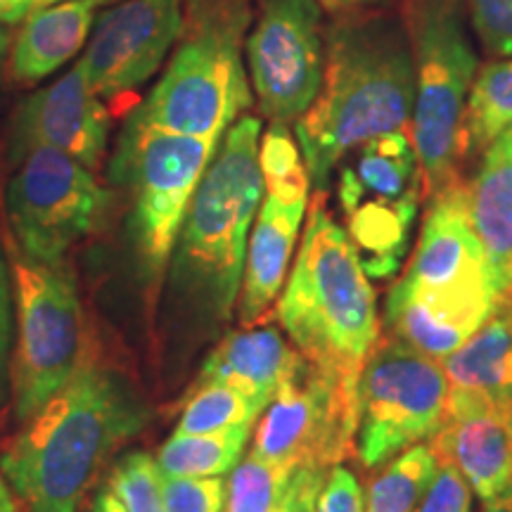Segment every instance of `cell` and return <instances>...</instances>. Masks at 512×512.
<instances>
[{"instance_id": "obj_2", "label": "cell", "mask_w": 512, "mask_h": 512, "mask_svg": "<svg viewBox=\"0 0 512 512\" xmlns=\"http://www.w3.org/2000/svg\"><path fill=\"white\" fill-rule=\"evenodd\" d=\"M145 420V403L124 377L83 361L0 458L17 512H76L102 463Z\"/></svg>"}, {"instance_id": "obj_42", "label": "cell", "mask_w": 512, "mask_h": 512, "mask_svg": "<svg viewBox=\"0 0 512 512\" xmlns=\"http://www.w3.org/2000/svg\"><path fill=\"white\" fill-rule=\"evenodd\" d=\"M93 3H95V8H100V5H105V8H107V5L119 3V0H93Z\"/></svg>"}, {"instance_id": "obj_15", "label": "cell", "mask_w": 512, "mask_h": 512, "mask_svg": "<svg viewBox=\"0 0 512 512\" xmlns=\"http://www.w3.org/2000/svg\"><path fill=\"white\" fill-rule=\"evenodd\" d=\"M183 27V0H119L95 17L81 57L102 100L138 91L155 76Z\"/></svg>"}, {"instance_id": "obj_16", "label": "cell", "mask_w": 512, "mask_h": 512, "mask_svg": "<svg viewBox=\"0 0 512 512\" xmlns=\"http://www.w3.org/2000/svg\"><path fill=\"white\" fill-rule=\"evenodd\" d=\"M110 143V110L93 91L81 60L60 79L29 95L15 112L12 155L53 147L95 171Z\"/></svg>"}, {"instance_id": "obj_20", "label": "cell", "mask_w": 512, "mask_h": 512, "mask_svg": "<svg viewBox=\"0 0 512 512\" xmlns=\"http://www.w3.org/2000/svg\"><path fill=\"white\" fill-rule=\"evenodd\" d=\"M95 22L93 0H60L22 22L10 46L8 72L19 86H34L72 62L88 43Z\"/></svg>"}, {"instance_id": "obj_29", "label": "cell", "mask_w": 512, "mask_h": 512, "mask_svg": "<svg viewBox=\"0 0 512 512\" xmlns=\"http://www.w3.org/2000/svg\"><path fill=\"white\" fill-rule=\"evenodd\" d=\"M110 489L126 512H169L162 494V470L145 451H133L119 460Z\"/></svg>"}, {"instance_id": "obj_31", "label": "cell", "mask_w": 512, "mask_h": 512, "mask_svg": "<svg viewBox=\"0 0 512 512\" xmlns=\"http://www.w3.org/2000/svg\"><path fill=\"white\" fill-rule=\"evenodd\" d=\"M463 5L486 53L512 57V0H463Z\"/></svg>"}, {"instance_id": "obj_19", "label": "cell", "mask_w": 512, "mask_h": 512, "mask_svg": "<svg viewBox=\"0 0 512 512\" xmlns=\"http://www.w3.org/2000/svg\"><path fill=\"white\" fill-rule=\"evenodd\" d=\"M299 351L278 328L247 325L230 332L204 361L197 384L221 382L245 392L264 411L290 373Z\"/></svg>"}, {"instance_id": "obj_13", "label": "cell", "mask_w": 512, "mask_h": 512, "mask_svg": "<svg viewBox=\"0 0 512 512\" xmlns=\"http://www.w3.org/2000/svg\"><path fill=\"white\" fill-rule=\"evenodd\" d=\"M256 422L249 453L273 463L330 470L356 456L358 394L299 354Z\"/></svg>"}, {"instance_id": "obj_32", "label": "cell", "mask_w": 512, "mask_h": 512, "mask_svg": "<svg viewBox=\"0 0 512 512\" xmlns=\"http://www.w3.org/2000/svg\"><path fill=\"white\" fill-rule=\"evenodd\" d=\"M439 458V456H437ZM472 489L451 460L439 458V470L415 512H470Z\"/></svg>"}, {"instance_id": "obj_39", "label": "cell", "mask_w": 512, "mask_h": 512, "mask_svg": "<svg viewBox=\"0 0 512 512\" xmlns=\"http://www.w3.org/2000/svg\"><path fill=\"white\" fill-rule=\"evenodd\" d=\"M484 512H512V484L503 494L491 498V501H484Z\"/></svg>"}, {"instance_id": "obj_1", "label": "cell", "mask_w": 512, "mask_h": 512, "mask_svg": "<svg viewBox=\"0 0 512 512\" xmlns=\"http://www.w3.org/2000/svg\"><path fill=\"white\" fill-rule=\"evenodd\" d=\"M413 55L403 17L382 10L337 15L325 29V69L294 136L316 192L358 145L411 131Z\"/></svg>"}, {"instance_id": "obj_18", "label": "cell", "mask_w": 512, "mask_h": 512, "mask_svg": "<svg viewBox=\"0 0 512 512\" xmlns=\"http://www.w3.org/2000/svg\"><path fill=\"white\" fill-rule=\"evenodd\" d=\"M306 207L309 200L285 202L271 195L261 200L249 233L238 299L242 328L259 323L283 292L302 235Z\"/></svg>"}, {"instance_id": "obj_23", "label": "cell", "mask_w": 512, "mask_h": 512, "mask_svg": "<svg viewBox=\"0 0 512 512\" xmlns=\"http://www.w3.org/2000/svg\"><path fill=\"white\" fill-rule=\"evenodd\" d=\"M512 126V57L486 62L475 74L460 119V159L479 157Z\"/></svg>"}, {"instance_id": "obj_17", "label": "cell", "mask_w": 512, "mask_h": 512, "mask_svg": "<svg viewBox=\"0 0 512 512\" xmlns=\"http://www.w3.org/2000/svg\"><path fill=\"white\" fill-rule=\"evenodd\" d=\"M430 444L463 472L479 501H491L512 484V403L448 389L444 420Z\"/></svg>"}, {"instance_id": "obj_4", "label": "cell", "mask_w": 512, "mask_h": 512, "mask_svg": "<svg viewBox=\"0 0 512 512\" xmlns=\"http://www.w3.org/2000/svg\"><path fill=\"white\" fill-rule=\"evenodd\" d=\"M275 316L313 368L358 394L363 363L382 332L377 299L347 230L325 207V192L313 197Z\"/></svg>"}, {"instance_id": "obj_9", "label": "cell", "mask_w": 512, "mask_h": 512, "mask_svg": "<svg viewBox=\"0 0 512 512\" xmlns=\"http://www.w3.org/2000/svg\"><path fill=\"white\" fill-rule=\"evenodd\" d=\"M422 195L411 131L368 140L339 162L337 197L347 219L344 230L373 280L399 271Z\"/></svg>"}, {"instance_id": "obj_22", "label": "cell", "mask_w": 512, "mask_h": 512, "mask_svg": "<svg viewBox=\"0 0 512 512\" xmlns=\"http://www.w3.org/2000/svg\"><path fill=\"white\" fill-rule=\"evenodd\" d=\"M448 389L512 403V292L441 361Z\"/></svg>"}, {"instance_id": "obj_8", "label": "cell", "mask_w": 512, "mask_h": 512, "mask_svg": "<svg viewBox=\"0 0 512 512\" xmlns=\"http://www.w3.org/2000/svg\"><path fill=\"white\" fill-rule=\"evenodd\" d=\"M219 143L126 121L110 178L131 192L126 233L145 283L155 285L169 268L185 211Z\"/></svg>"}, {"instance_id": "obj_43", "label": "cell", "mask_w": 512, "mask_h": 512, "mask_svg": "<svg viewBox=\"0 0 512 512\" xmlns=\"http://www.w3.org/2000/svg\"><path fill=\"white\" fill-rule=\"evenodd\" d=\"M48 3H60V0H48ZM48 3H46V5H48Z\"/></svg>"}, {"instance_id": "obj_37", "label": "cell", "mask_w": 512, "mask_h": 512, "mask_svg": "<svg viewBox=\"0 0 512 512\" xmlns=\"http://www.w3.org/2000/svg\"><path fill=\"white\" fill-rule=\"evenodd\" d=\"M320 8L332 12V15H349V12H368L384 10L392 0H318Z\"/></svg>"}, {"instance_id": "obj_28", "label": "cell", "mask_w": 512, "mask_h": 512, "mask_svg": "<svg viewBox=\"0 0 512 512\" xmlns=\"http://www.w3.org/2000/svg\"><path fill=\"white\" fill-rule=\"evenodd\" d=\"M297 467L273 463L254 453L242 458L226 482L223 512H273Z\"/></svg>"}, {"instance_id": "obj_7", "label": "cell", "mask_w": 512, "mask_h": 512, "mask_svg": "<svg viewBox=\"0 0 512 512\" xmlns=\"http://www.w3.org/2000/svg\"><path fill=\"white\" fill-rule=\"evenodd\" d=\"M403 24L413 55L411 140L427 200L456 183L460 119L477 74L463 0H406Z\"/></svg>"}, {"instance_id": "obj_30", "label": "cell", "mask_w": 512, "mask_h": 512, "mask_svg": "<svg viewBox=\"0 0 512 512\" xmlns=\"http://www.w3.org/2000/svg\"><path fill=\"white\" fill-rule=\"evenodd\" d=\"M162 494L169 512H223L226 479L162 475Z\"/></svg>"}, {"instance_id": "obj_27", "label": "cell", "mask_w": 512, "mask_h": 512, "mask_svg": "<svg viewBox=\"0 0 512 512\" xmlns=\"http://www.w3.org/2000/svg\"><path fill=\"white\" fill-rule=\"evenodd\" d=\"M259 169L264 178V195L285 202L309 200V171H306L302 147L287 124L271 121L259 140Z\"/></svg>"}, {"instance_id": "obj_5", "label": "cell", "mask_w": 512, "mask_h": 512, "mask_svg": "<svg viewBox=\"0 0 512 512\" xmlns=\"http://www.w3.org/2000/svg\"><path fill=\"white\" fill-rule=\"evenodd\" d=\"M261 121L242 117L221 138L185 211L169 271L171 285L204 316L228 320L240 299L247 242L264 200Z\"/></svg>"}, {"instance_id": "obj_34", "label": "cell", "mask_w": 512, "mask_h": 512, "mask_svg": "<svg viewBox=\"0 0 512 512\" xmlns=\"http://www.w3.org/2000/svg\"><path fill=\"white\" fill-rule=\"evenodd\" d=\"M325 477H328L325 467H297L283 498H280V503L275 505L273 512H316L318 496L325 486Z\"/></svg>"}, {"instance_id": "obj_24", "label": "cell", "mask_w": 512, "mask_h": 512, "mask_svg": "<svg viewBox=\"0 0 512 512\" xmlns=\"http://www.w3.org/2000/svg\"><path fill=\"white\" fill-rule=\"evenodd\" d=\"M252 427L204 434H171L159 448L157 465L171 477H226L242 460Z\"/></svg>"}, {"instance_id": "obj_40", "label": "cell", "mask_w": 512, "mask_h": 512, "mask_svg": "<svg viewBox=\"0 0 512 512\" xmlns=\"http://www.w3.org/2000/svg\"><path fill=\"white\" fill-rule=\"evenodd\" d=\"M0 512H17V498L3 475H0Z\"/></svg>"}, {"instance_id": "obj_25", "label": "cell", "mask_w": 512, "mask_h": 512, "mask_svg": "<svg viewBox=\"0 0 512 512\" xmlns=\"http://www.w3.org/2000/svg\"><path fill=\"white\" fill-rule=\"evenodd\" d=\"M439 470L432 444L422 441L380 467L366 494V512H415Z\"/></svg>"}, {"instance_id": "obj_10", "label": "cell", "mask_w": 512, "mask_h": 512, "mask_svg": "<svg viewBox=\"0 0 512 512\" xmlns=\"http://www.w3.org/2000/svg\"><path fill=\"white\" fill-rule=\"evenodd\" d=\"M17 344L12 363V408L27 422L83 363V309L72 273L10 252Z\"/></svg>"}, {"instance_id": "obj_26", "label": "cell", "mask_w": 512, "mask_h": 512, "mask_svg": "<svg viewBox=\"0 0 512 512\" xmlns=\"http://www.w3.org/2000/svg\"><path fill=\"white\" fill-rule=\"evenodd\" d=\"M261 408L245 392L221 382L195 384L192 396L183 406L178 418L176 434H204L233 430L249 425L261 418Z\"/></svg>"}, {"instance_id": "obj_33", "label": "cell", "mask_w": 512, "mask_h": 512, "mask_svg": "<svg viewBox=\"0 0 512 512\" xmlns=\"http://www.w3.org/2000/svg\"><path fill=\"white\" fill-rule=\"evenodd\" d=\"M316 512H366V491L349 467H330Z\"/></svg>"}, {"instance_id": "obj_41", "label": "cell", "mask_w": 512, "mask_h": 512, "mask_svg": "<svg viewBox=\"0 0 512 512\" xmlns=\"http://www.w3.org/2000/svg\"><path fill=\"white\" fill-rule=\"evenodd\" d=\"M8 53H10V36H8V31L0 27V69H3Z\"/></svg>"}, {"instance_id": "obj_14", "label": "cell", "mask_w": 512, "mask_h": 512, "mask_svg": "<svg viewBox=\"0 0 512 512\" xmlns=\"http://www.w3.org/2000/svg\"><path fill=\"white\" fill-rule=\"evenodd\" d=\"M245 41L247 74L268 121L292 124L323 83L325 27L318 0H252Z\"/></svg>"}, {"instance_id": "obj_21", "label": "cell", "mask_w": 512, "mask_h": 512, "mask_svg": "<svg viewBox=\"0 0 512 512\" xmlns=\"http://www.w3.org/2000/svg\"><path fill=\"white\" fill-rule=\"evenodd\" d=\"M465 188L472 226L505 297L512 292V126L479 155L477 174Z\"/></svg>"}, {"instance_id": "obj_3", "label": "cell", "mask_w": 512, "mask_h": 512, "mask_svg": "<svg viewBox=\"0 0 512 512\" xmlns=\"http://www.w3.org/2000/svg\"><path fill=\"white\" fill-rule=\"evenodd\" d=\"M498 299L467 188L456 181L430 200L411 266L384 302V332L444 361L494 313Z\"/></svg>"}, {"instance_id": "obj_11", "label": "cell", "mask_w": 512, "mask_h": 512, "mask_svg": "<svg viewBox=\"0 0 512 512\" xmlns=\"http://www.w3.org/2000/svg\"><path fill=\"white\" fill-rule=\"evenodd\" d=\"M448 399L441 361L380 332L358 377L356 458L375 470L439 432Z\"/></svg>"}, {"instance_id": "obj_12", "label": "cell", "mask_w": 512, "mask_h": 512, "mask_svg": "<svg viewBox=\"0 0 512 512\" xmlns=\"http://www.w3.org/2000/svg\"><path fill=\"white\" fill-rule=\"evenodd\" d=\"M105 207L107 192L93 171L53 147L19 155L5 190L12 240L41 264H62L69 249L93 233Z\"/></svg>"}, {"instance_id": "obj_6", "label": "cell", "mask_w": 512, "mask_h": 512, "mask_svg": "<svg viewBox=\"0 0 512 512\" xmlns=\"http://www.w3.org/2000/svg\"><path fill=\"white\" fill-rule=\"evenodd\" d=\"M252 19V0H183L171 60L128 119L183 136H226L252 107L245 67Z\"/></svg>"}, {"instance_id": "obj_35", "label": "cell", "mask_w": 512, "mask_h": 512, "mask_svg": "<svg viewBox=\"0 0 512 512\" xmlns=\"http://www.w3.org/2000/svg\"><path fill=\"white\" fill-rule=\"evenodd\" d=\"M12 275L10 264L5 261L3 249H0V384H3L5 370H8L10 339H12Z\"/></svg>"}, {"instance_id": "obj_38", "label": "cell", "mask_w": 512, "mask_h": 512, "mask_svg": "<svg viewBox=\"0 0 512 512\" xmlns=\"http://www.w3.org/2000/svg\"><path fill=\"white\" fill-rule=\"evenodd\" d=\"M91 512H126V510L124 505L119 503V498L114 496V491L107 486V489H102L98 498H95Z\"/></svg>"}, {"instance_id": "obj_36", "label": "cell", "mask_w": 512, "mask_h": 512, "mask_svg": "<svg viewBox=\"0 0 512 512\" xmlns=\"http://www.w3.org/2000/svg\"><path fill=\"white\" fill-rule=\"evenodd\" d=\"M48 0H0V27L22 24L38 8H43Z\"/></svg>"}]
</instances>
